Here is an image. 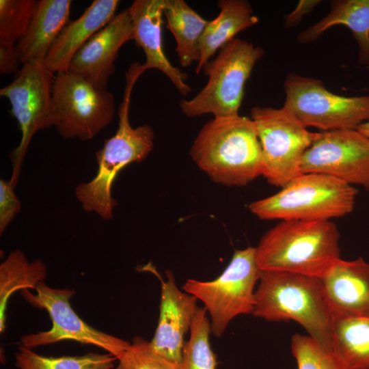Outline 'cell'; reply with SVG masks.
Segmentation results:
<instances>
[{
    "instance_id": "19",
    "label": "cell",
    "mask_w": 369,
    "mask_h": 369,
    "mask_svg": "<svg viewBox=\"0 0 369 369\" xmlns=\"http://www.w3.org/2000/svg\"><path fill=\"white\" fill-rule=\"evenodd\" d=\"M330 5L325 17L298 34V41L310 43L331 27L346 26L357 43L359 63L369 66V0H333Z\"/></svg>"
},
{
    "instance_id": "13",
    "label": "cell",
    "mask_w": 369,
    "mask_h": 369,
    "mask_svg": "<svg viewBox=\"0 0 369 369\" xmlns=\"http://www.w3.org/2000/svg\"><path fill=\"white\" fill-rule=\"evenodd\" d=\"M133 40V28L128 8L115 14L74 55L68 72L94 86L107 89L115 71L114 62L120 48Z\"/></svg>"
},
{
    "instance_id": "18",
    "label": "cell",
    "mask_w": 369,
    "mask_h": 369,
    "mask_svg": "<svg viewBox=\"0 0 369 369\" xmlns=\"http://www.w3.org/2000/svg\"><path fill=\"white\" fill-rule=\"evenodd\" d=\"M70 0L38 1L27 31L16 44L22 64L44 65L46 57L56 39L70 22Z\"/></svg>"
},
{
    "instance_id": "20",
    "label": "cell",
    "mask_w": 369,
    "mask_h": 369,
    "mask_svg": "<svg viewBox=\"0 0 369 369\" xmlns=\"http://www.w3.org/2000/svg\"><path fill=\"white\" fill-rule=\"evenodd\" d=\"M218 16L208 23L200 43V58L195 68L199 74L210 59L239 32L258 23L250 3L245 0H220Z\"/></svg>"
},
{
    "instance_id": "3",
    "label": "cell",
    "mask_w": 369,
    "mask_h": 369,
    "mask_svg": "<svg viewBox=\"0 0 369 369\" xmlns=\"http://www.w3.org/2000/svg\"><path fill=\"white\" fill-rule=\"evenodd\" d=\"M340 234L331 221L284 220L269 230L256 247L262 271L320 277L340 257Z\"/></svg>"
},
{
    "instance_id": "17",
    "label": "cell",
    "mask_w": 369,
    "mask_h": 369,
    "mask_svg": "<svg viewBox=\"0 0 369 369\" xmlns=\"http://www.w3.org/2000/svg\"><path fill=\"white\" fill-rule=\"evenodd\" d=\"M118 0H94L81 16L70 22L51 48L44 66L53 74L68 72L77 52L115 15Z\"/></svg>"
},
{
    "instance_id": "26",
    "label": "cell",
    "mask_w": 369,
    "mask_h": 369,
    "mask_svg": "<svg viewBox=\"0 0 369 369\" xmlns=\"http://www.w3.org/2000/svg\"><path fill=\"white\" fill-rule=\"evenodd\" d=\"M37 2L0 0V44L16 46L28 29Z\"/></svg>"
},
{
    "instance_id": "15",
    "label": "cell",
    "mask_w": 369,
    "mask_h": 369,
    "mask_svg": "<svg viewBox=\"0 0 369 369\" xmlns=\"http://www.w3.org/2000/svg\"><path fill=\"white\" fill-rule=\"evenodd\" d=\"M332 317L369 316V263L338 259L320 277Z\"/></svg>"
},
{
    "instance_id": "5",
    "label": "cell",
    "mask_w": 369,
    "mask_h": 369,
    "mask_svg": "<svg viewBox=\"0 0 369 369\" xmlns=\"http://www.w3.org/2000/svg\"><path fill=\"white\" fill-rule=\"evenodd\" d=\"M264 54L262 48L250 42L237 38L232 40L203 66L208 81L193 98L181 100L182 113L189 118L239 115L246 81Z\"/></svg>"
},
{
    "instance_id": "10",
    "label": "cell",
    "mask_w": 369,
    "mask_h": 369,
    "mask_svg": "<svg viewBox=\"0 0 369 369\" xmlns=\"http://www.w3.org/2000/svg\"><path fill=\"white\" fill-rule=\"evenodd\" d=\"M35 290V294L23 290L22 296L32 306L46 310L52 326L48 331L23 336V346L32 349L60 341L72 340L101 348L117 358L128 347V342L94 329L77 315L70 303L74 290L54 288L44 282Z\"/></svg>"
},
{
    "instance_id": "12",
    "label": "cell",
    "mask_w": 369,
    "mask_h": 369,
    "mask_svg": "<svg viewBox=\"0 0 369 369\" xmlns=\"http://www.w3.org/2000/svg\"><path fill=\"white\" fill-rule=\"evenodd\" d=\"M301 172L327 175L369 191V139L357 129L315 133Z\"/></svg>"
},
{
    "instance_id": "6",
    "label": "cell",
    "mask_w": 369,
    "mask_h": 369,
    "mask_svg": "<svg viewBox=\"0 0 369 369\" xmlns=\"http://www.w3.org/2000/svg\"><path fill=\"white\" fill-rule=\"evenodd\" d=\"M260 272L256 247H248L236 250L215 279H188L182 290L202 302L210 316L212 333L220 337L233 318L252 314Z\"/></svg>"
},
{
    "instance_id": "8",
    "label": "cell",
    "mask_w": 369,
    "mask_h": 369,
    "mask_svg": "<svg viewBox=\"0 0 369 369\" xmlns=\"http://www.w3.org/2000/svg\"><path fill=\"white\" fill-rule=\"evenodd\" d=\"M115 115L113 96L70 72L55 75L51 125L64 139H92Z\"/></svg>"
},
{
    "instance_id": "22",
    "label": "cell",
    "mask_w": 369,
    "mask_h": 369,
    "mask_svg": "<svg viewBox=\"0 0 369 369\" xmlns=\"http://www.w3.org/2000/svg\"><path fill=\"white\" fill-rule=\"evenodd\" d=\"M331 350L345 369H369V316L333 317Z\"/></svg>"
},
{
    "instance_id": "9",
    "label": "cell",
    "mask_w": 369,
    "mask_h": 369,
    "mask_svg": "<svg viewBox=\"0 0 369 369\" xmlns=\"http://www.w3.org/2000/svg\"><path fill=\"white\" fill-rule=\"evenodd\" d=\"M251 119L262 149V176L269 184L282 188L301 174L302 160L315 133L283 107L255 106Z\"/></svg>"
},
{
    "instance_id": "14",
    "label": "cell",
    "mask_w": 369,
    "mask_h": 369,
    "mask_svg": "<svg viewBox=\"0 0 369 369\" xmlns=\"http://www.w3.org/2000/svg\"><path fill=\"white\" fill-rule=\"evenodd\" d=\"M152 272L161 282V301L158 324L150 342L158 354L180 364L184 336L199 308L197 299L177 287L172 272H167V281Z\"/></svg>"
},
{
    "instance_id": "21",
    "label": "cell",
    "mask_w": 369,
    "mask_h": 369,
    "mask_svg": "<svg viewBox=\"0 0 369 369\" xmlns=\"http://www.w3.org/2000/svg\"><path fill=\"white\" fill-rule=\"evenodd\" d=\"M165 27L176 40L180 65L187 67L200 58V43L209 20L202 17L184 0H164Z\"/></svg>"
},
{
    "instance_id": "28",
    "label": "cell",
    "mask_w": 369,
    "mask_h": 369,
    "mask_svg": "<svg viewBox=\"0 0 369 369\" xmlns=\"http://www.w3.org/2000/svg\"><path fill=\"white\" fill-rule=\"evenodd\" d=\"M117 361L113 369H180V364L158 354L150 342L141 338H134Z\"/></svg>"
},
{
    "instance_id": "24",
    "label": "cell",
    "mask_w": 369,
    "mask_h": 369,
    "mask_svg": "<svg viewBox=\"0 0 369 369\" xmlns=\"http://www.w3.org/2000/svg\"><path fill=\"white\" fill-rule=\"evenodd\" d=\"M117 360L115 356L108 353H89L76 356H44L22 344L15 355L16 369H113Z\"/></svg>"
},
{
    "instance_id": "31",
    "label": "cell",
    "mask_w": 369,
    "mask_h": 369,
    "mask_svg": "<svg viewBox=\"0 0 369 369\" xmlns=\"http://www.w3.org/2000/svg\"><path fill=\"white\" fill-rule=\"evenodd\" d=\"M320 0H301L296 8L285 16V28L297 26L304 16L310 13L320 3Z\"/></svg>"
},
{
    "instance_id": "4",
    "label": "cell",
    "mask_w": 369,
    "mask_h": 369,
    "mask_svg": "<svg viewBox=\"0 0 369 369\" xmlns=\"http://www.w3.org/2000/svg\"><path fill=\"white\" fill-rule=\"evenodd\" d=\"M357 195L353 186L340 180L303 173L277 193L251 202L248 208L263 220L331 221L351 213Z\"/></svg>"
},
{
    "instance_id": "27",
    "label": "cell",
    "mask_w": 369,
    "mask_h": 369,
    "mask_svg": "<svg viewBox=\"0 0 369 369\" xmlns=\"http://www.w3.org/2000/svg\"><path fill=\"white\" fill-rule=\"evenodd\" d=\"M291 351L298 369H345L331 351L309 336L294 335Z\"/></svg>"
},
{
    "instance_id": "30",
    "label": "cell",
    "mask_w": 369,
    "mask_h": 369,
    "mask_svg": "<svg viewBox=\"0 0 369 369\" xmlns=\"http://www.w3.org/2000/svg\"><path fill=\"white\" fill-rule=\"evenodd\" d=\"M21 64L16 46L0 44V73L17 74Z\"/></svg>"
},
{
    "instance_id": "32",
    "label": "cell",
    "mask_w": 369,
    "mask_h": 369,
    "mask_svg": "<svg viewBox=\"0 0 369 369\" xmlns=\"http://www.w3.org/2000/svg\"><path fill=\"white\" fill-rule=\"evenodd\" d=\"M357 129L369 139V122L362 124Z\"/></svg>"
},
{
    "instance_id": "16",
    "label": "cell",
    "mask_w": 369,
    "mask_h": 369,
    "mask_svg": "<svg viewBox=\"0 0 369 369\" xmlns=\"http://www.w3.org/2000/svg\"><path fill=\"white\" fill-rule=\"evenodd\" d=\"M164 0H135L128 8L133 28V40L146 55L143 66L146 70L162 72L177 90L187 96L191 87L186 83L187 76L174 66L166 57L162 40Z\"/></svg>"
},
{
    "instance_id": "1",
    "label": "cell",
    "mask_w": 369,
    "mask_h": 369,
    "mask_svg": "<svg viewBox=\"0 0 369 369\" xmlns=\"http://www.w3.org/2000/svg\"><path fill=\"white\" fill-rule=\"evenodd\" d=\"M190 155L220 184L245 186L262 176V149L251 118L238 115L210 120L195 138Z\"/></svg>"
},
{
    "instance_id": "25",
    "label": "cell",
    "mask_w": 369,
    "mask_h": 369,
    "mask_svg": "<svg viewBox=\"0 0 369 369\" xmlns=\"http://www.w3.org/2000/svg\"><path fill=\"white\" fill-rule=\"evenodd\" d=\"M184 343L180 369H216L217 359L210 344V320L204 308H199Z\"/></svg>"
},
{
    "instance_id": "11",
    "label": "cell",
    "mask_w": 369,
    "mask_h": 369,
    "mask_svg": "<svg viewBox=\"0 0 369 369\" xmlns=\"http://www.w3.org/2000/svg\"><path fill=\"white\" fill-rule=\"evenodd\" d=\"M55 74L44 64L27 63L16 74L14 80L0 90L7 98L11 112L21 133L18 146L13 150V172L10 180L16 185L20 169L33 135L52 126V89Z\"/></svg>"
},
{
    "instance_id": "7",
    "label": "cell",
    "mask_w": 369,
    "mask_h": 369,
    "mask_svg": "<svg viewBox=\"0 0 369 369\" xmlns=\"http://www.w3.org/2000/svg\"><path fill=\"white\" fill-rule=\"evenodd\" d=\"M283 108L305 127L322 131L357 129L369 122V96H344L332 93L318 79L287 74Z\"/></svg>"
},
{
    "instance_id": "2",
    "label": "cell",
    "mask_w": 369,
    "mask_h": 369,
    "mask_svg": "<svg viewBox=\"0 0 369 369\" xmlns=\"http://www.w3.org/2000/svg\"><path fill=\"white\" fill-rule=\"evenodd\" d=\"M251 314L268 321L295 320L332 352L333 317L319 277L260 270Z\"/></svg>"
},
{
    "instance_id": "29",
    "label": "cell",
    "mask_w": 369,
    "mask_h": 369,
    "mask_svg": "<svg viewBox=\"0 0 369 369\" xmlns=\"http://www.w3.org/2000/svg\"><path fill=\"white\" fill-rule=\"evenodd\" d=\"M10 180H0V234L1 235L20 212L21 203Z\"/></svg>"
},
{
    "instance_id": "23",
    "label": "cell",
    "mask_w": 369,
    "mask_h": 369,
    "mask_svg": "<svg viewBox=\"0 0 369 369\" xmlns=\"http://www.w3.org/2000/svg\"><path fill=\"white\" fill-rule=\"evenodd\" d=\"M46 276L41 260L29 262L25 254L16 249L0 265V331H4L6 309L10 297L17 290L36 289Z\"/></svg>"
}]
</instances>
